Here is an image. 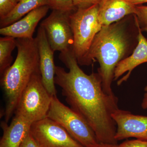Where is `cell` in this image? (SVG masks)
Listing matches in <instances>:
<instances>
[{
  "label": "cell",
  "mask_w": 147,
  "mask_h": 147,
  "mask_svg": "<svg viewBox=\"0 0 147 147\" xmlns=\"http://www.w3.org/2000/svg\"><path fill=\"white\" fill-rule=\"evenodd\" d=\"M101 0H72L76 9L90 7L94 5L99 4Z\"/></svg>",
  "instance_id": "44dd1931"
},
{
  "label": "cell",
  "mask_w": 147,
  "mask_h": 147,
  "mask_svg": "<svg viewBox=\"0 0 147 147\" xmlns=\"http://www.w3.org/2000/svg\"><path fill=\"white\" fill-rule=\"evenodd\" d=\"M134 16L141 29L147 27V6L136 5V11Z\"/></svg>",
  "instance_id": "ac0fdd59"
},
{
  "label": "cell",
  "mask_w": 147,
  "mask_h": 147,
  "mask_svg": "<svg viewBox=\"0 0 147 147\" xmlns=\"http://www.w3.org/2000/svg\"><path fill=\"white\" fill-rule=\"evenodd\" d=\"M72 12L53 10L40 24L55 52L61 53L72 49L73 34L69 19Z\"/></svg>",
  "instance_id": "52a82bcc"
},
{
  "label": "cell",
  "mask_w": 147,
  "mask_h": 147,
  "mask_svg": "<svg viewBox=\"0 0 147 147\" xmlns=\"http://www.w3.org/2000/svg\"><path fill=\"white\" fill-rule=\"evenodd\" d=\"M32 124L15 115L10 124L2 121L1 127L3 133L0 147H20L30 133Z\"/></svg>",
  "instance_id": "5bb4252c"
},
{
  "label": "cell",
  "mask_w": 147,
  "mask_h": 147,
  "mask_svg": "<svg viewBox=\"0 0 147 147\" xmlns=\"http://www.w3.org/2000/svg\"><path fill=\"white\" fill-rule=\"evenodd\" d=\"M53 96L43 85L40 71L38 72L32 76L22 93L15 115L32 124L45 118Z\"/></svg>",
  "instance_id": "5b68a950"
},
{
  "label": "cell",
  "mask_w": 147,
  "mask_h": 147,
  "mask_svg": "<svg viewBox=\"0 0 147 147\" xmlns=\"http://www.w3.org/2000/svg\"><path fill=\"white\" fill-rule=\"evenodd\" d=\"M117 126V142L129 138L147 140V116L118 109L112 115Z\"/></svg>",
  "instance_id": "9c48e42d"
},
{
  "label": "cell",
  "mask_w": 147,
  "mask_h": 147,
  "mask_svg": "<svg viewBox=\"0 0 147 147\" xmlns=\"http://www.w3.org/2000/svg\"><path fill=\"white\" fill-rule=\"evenodd\" d=\"M93 147H119L118 144H103L99 143L97 145Z\"/></svg>",
  "instance_id": "d4e9b609"
},
{
  "label": "cell",
  "mask_w": 147,
  "mask_h": 147,
  "mask_svg": "<svg viewBox=\"0 0 147 147\" xmlns=\"http://www.w3.org/2000/svg\"><path fill=\"white\" fill-rule=\"evenodd\" d=\"M20 0H0V19L8 15Z\"/></svg>",
  "instance_id": "d6986e66"
},
{
  "label": "cell",
  "mask_w": 147,
  "mask_h": 147,
  "mask_svg": "<svg viewBox=\"0 0 147 147\" xmlns=\"http://www.w3.org/2000/svg\"><path fill=\"white\" fill-rule=\"evenodd\" d=\"M119 147H147V140L137 139L126 140L119 144Z\"/></svg>",
  "instance_id": "ffe728a7"
},
{
  "label": "cell",
  "mask_w": 147,
  "mask_h": 147,
  "mask_svg": "<svg viewBox=\"0 0 147 147\" xmlns=\"http://www.w3.org/2000/svg\"><path fill=\"white\" fill-rule=\"evenodd\" d=\"M144 93L142 99L141 106L142 109L144 110L147 109V85L144 88Z\"/></svg>",
  "instance_id": "603a6c76"
},
{
  "label": "cell",
  "mask_w": 147,
  "mask_h": 147,
  "mask_svg": "<svg viewBox=\"0 0 147 147\" xmlns=\"http://www.w3.org/2000/svg\"><path fill=\"white\" fill-rule=\"evenodd\" d=\"M134 5H138L147 3V0H125Z\"/></svg>",
  "instance_id": "cb8c5ba5"
},
{
  "label": "cell",
  "mask_w": 147,
  "mask_h": 147,
  "mask_svg": "<svg viewBox=\"0 0 147 147\" xmlns=\"http://www.w3.org/2000/svg\"><path fill=\"white\" fill-rule=\"evenodd\" d=\"M49 5V0H20L12 11L0 19L1 28L15 23L35 9Z\"/></svg>",
  "instance_id": "9a60e30c"
},
{
  "label": "cell",
  "mask_w": 147,
  "mask_h": 147,
  "mask_svg": "<svg viewBox=\"0 0 147 147\" xmlns=\"http://www.w3.org/2000/svg\"><path fill=\"white\" fill-rule=\"evenodd\" d=\"M16 47V38L5 36L0 38V74H3L11 65L12 51Z\"/></svg>",
  "instance_id": "2e32d148"
},
{
  "label": "cell",
  "mask_w": 147,
  "mask_h": 147,
  "mask_svg": "<svg viewBox=\"0 0 147 147\" xmlns=\"http://www.w3.org/2000/svg\"><path fill=\"white\" fill-rule=\"evenodd\" d=\"M30 132L39 147H84L47 117L32 124Z\"/></svg>",
  "instance_id": "ba28073f"
},
{
  "label": "cell",
  "mask_w": 147,
  "mask_h": 147,
  "mask_svg": "<svg viewBox=\"0 0 147 147\" xmlns=\"http://www.w3.org/2000/svg\"><path fill=\"white\" fill-rule=\"evenodd\" d=\"M84 147H93L99 144L94 131L83 117L71 108L53 96L47 115Z\"/></svg>",
  "instance_id": "8992f818"
},
{
  "label": "cell",
  "mask_w": 147,
  "mask_h": 147,
  "mask_svg": "<svg viewBox=\"0 0 147 147\" xmlns=\"http://www.w3.org/2000/svg\"><path fill=\"white\" fill-rule=\"evenodd\" d=\"M49 7L53 10L72 12L76 10L72 0H49Z\"/></svg>",
  "instance_id": "e0dca14e"
},
{
  "label": "cell",
  "mask_w": 147,
  "mask_h": 147,
  "mask_svg": "<svg viewBox=\"0 0 147 147\" xmlns=\"http://www.w3.org/2000/svg\"><path fill=\"white\" fill-rule=\"evenodd\" d=\"M98 4L77 9L69 16L73 34L72 50L79 65L91 64L89 52L95 36L102 26L98 19Z\"/></svg>",
  "instance_id": "277c9868"
},
{
  "label": "cell",
  "mask_w": 147,
  "mask_h": 147,
  "mask_svg": "<svg viewBox=\"0 0 147 147\" xmlns=\"http://www.w3.org/2000/svg\"><path fill=\"white\" fill-rule=\"evenodd\" d=\"M39 56V68L42 83L51 95H57L55 77L56 67L53 51L48 42L44 29L40 26L36 37Z\"/></svg>",
  "instance_id": "30bf717a"
},
{
  "label": "cell",
  "mask_w": 147,
  "mask_h": 147,
  "mask_svg": "<svg viewBox=\"0 0 147 147\" xmlns=\"http://www.w3.org/2000/svg\"><path fill=\"white\" fill-rule=\"evenodd\" d=\"M59 58L69 71L56 66L55 83L67 102L86 121L99 143L118 144L112 117L119 109L118 98L104 91L98 72L87 74L81 69L72 49L60 53Z\"/></svg>",
  "instance_id": "6da1fadb"
},
{
  "label": "cell",
  "mask_w": 147,
  "mask_h": 147,
  "mask_svg": "<svg viewBox=\"0 0 147 147\" xmlns=\"http://www.w3.org/2000/svg\"><path fill=\"white\" fill-rule=\"evenodd\" d=\"M20 147H39L34 139L30 132L27 135Z\"/></svg>",
  "instance_id": "7402d4cb"
},
{
  "label": "cell",
  "mask_w": 147,
  "mask_h": 147,
  "mask_svg": "<svg viewBox=\"0 0 147 147\" xmlns=\"http://www.w3.org/2000/svg\"><path fill=\"white\" fill-rule=\"evenodd\" d=\"M142 31H146L147 32V28H144L142 29Z\"/></svg>",
  "instance_id": "484cf974"
},
{
  "label": "cell",
  "mask_w": 147,
  "mask_h": 147,
  "mask_svg": "<svg viewBox=\"0 0 147 147\" xmlns=\"http://www.w3.org/2000/svg\"><path fill=\"white\" fill-rule=\"evenodd\" d=\"M50 9L48 5L35 9L15 23L0 29V34L15 38H33L38 24L46 16Z\"/></svg>",
  "instance_id": "8fae6325"
},
{
  "label": "cell",
  "mask_w": 147,
  "mask_h": 147,
  "mask_svg": "<svg viewBox=\"0 0 147 147\" xmlns=\"http://www.w3.org/2000/svg\"><path fill=\"white\" fill-rule=\"evenodd\" d=\"M16 60L1 76L5 94L3 116L7 123L15 113L22 93L34 74L40 72L39 56L36 37L16 38Z\"/></svg>",
  "instance_id": "3957f363"
},
{
  "label": "cell",
  "mask_w": 147,
  "mask_h": 147,
  "mask_svg": "<svg viewBox=\"0 0 147 147\" xmlns=\"http://www.w3.org/2000/svg\"><path fill=\"white\" fill-rule=\"evenodd\" d=\"M102 26L95 36L89 52L91 63L96 59L99 64L98 73L104 91L114 94L112 85L115 69L119 63L127 57L131 49L132 36L127 19Z\"/></svg>",
  "instance_id": "7a4b0ae2"
},
{
  "label": "cell",
  "mask_w": 147,
  "mask_h": 147,
  "mask_svg": "<svg viewBox=\"0 0 147 147\" xmlns=\"http://www.w3.org/2000/svg\"><path fill=\"white\" fill-rule=\"evenodd\" d=\"M98 5V19L102 26L133 15L136 11V5L125 0H101Z\"/></svg>",
  "instance_id": "4fadbf2b"
},
{
  "label": "cell",
  "mask_w": 147,
  "mask_h": 147,
  "mask_svg": "<svg viewBox=\"0 0 147 147\" xmlns=\"http://www.w3.org/2000/svg\"><path fill=\"white\" fill-rule=\"evenodd\" d=\"M134 17L139 30L138 42L132 54L121 61L116 67L114 73V81L126 73L118 82V86L128 80L134 68L142 64L147 63V39L142 34V29L139 27L136 18L134 16Z\"/></svg>",
  "instance_id": "7c38bea8"
}]
</instances>
